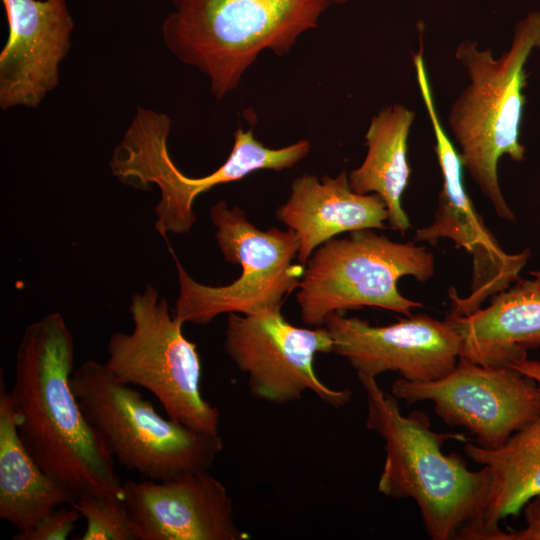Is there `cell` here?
<instances>
[{"mask_svg": "<svg viewBox=\"0 0 540 540\" xmlns=\"http://www.w3.org/2000/svg\"><path fill=\"white\" fill-rule=\"evenodd\" d=\"M367 403L365 426L385 441V461L378 491L389 498L412 499L432 540H485L483 514L490 474L471 471L448 440L466 442L463 434L437 433L421 411L403 415L398 399L385 393L376 378L358 376Z\"/></svg>", "mask_w": 540, "mask_h": 540, "instance_id": "7a4b0ae2", "label": "cell"}, {"mask_svg": "<svg viewBox=\"0 0 540 540\" xmlns=\"http://www.w3.org/2000/svg\"><path fill=\"white\" fill-rule=\"evenodd\" d=\"M374 229L332 238L310 256L296 290L302 322L322 327L334 312L377 307L405 316L422 303L404 297L398 280L425 282L434 274V256L413 242L398 243Z\"/></svg>", "mask_w": 540, "mask_h": 540, "instance_id": "52a82bcc", "label": "cell"}, {"mask_svg": "<svg viewBox=\"0 0 540 540\" xmlns=\"http://www.w3.org/2000/svg\"><path fill=\"white\" fill-rule=\"evenodd\" d=\"M223 348L237 369L247 374L249 390L259 400L285 405L307 391L334 408L351 400L349 389L327 386L314 371L315 355L333 352L328 330L295 326L281 308L228 314Z\"/></svg>", "mask_w": 540, "mask_h": 540, "instance_id": "30bf717a", "label": "cell"}, {"mask_svg": "<svg viewBox=\"0 0 540 540\" xmlns=\"http://www.w3.org/2000/svg\"><path fill=\"white\" fill-rule=\"evenodd\" d=\"M414 118V112L402 104L382 108L365 134L367 153L362 164L348 174L353 191L375 193L384 200L389 226L402 234L411 226L401 198L411 173L408 137Z\"/></svg>", "mask_w": 540, "mask_h": 540, "instance_id": "ffe728a7", "label": "cell"}, {"mask_svg": "<svg viewBox=\"0 0 540 540\" xmlns=\"http://www.w3.org/2000/svg\"><path fill=\"white\" fill-rule=\"evenodd\" d=\"M71 385L113 458L145 479L165 481L207 471L223 449L219 433H202L163 417L104 363L86 360L73 371Z\"/></svg>", "mask_w": 540, "mask_h": 540, "instance_id": "8992f818", "label": "cell"}, {"mask_svg": "<svg viewBox=\"0 0 540 540\" xmlns=\"http://www.w3.org/2000/svg\"><path fill=\"white\" fill-rule=\"evenodd\" d=\"M171 126L167 114L139 106L109 162L112 175L122 184L137 190H151L154 185L159 189L155 229L163 237L191 230L196 221L193 203L199 195L258 170L292 168L311 148L306 139L278 149L269 148L254 136L251 128L239 127L225 162L212 173L191 177L179 170L169 154Z\"/></svg>", "mask_w": 540, "mask_h": 540, "instance_id": "5b68a950", "label": "cell"}, {"mask_svg": "<svg viewBox=\"0 0 540 540\" xmlns=\"http://www.w3.org/2000/svg\"><path fill=\"white\" fill-rule=\"evenodd\" d=\"M216 241L226 262L239 264L232 283L210 286L196 281L175 259L179 293L174 315L183 323L207 325L221 314H255L282 308L299 287L305 266L294 263L299 241L291 229L266 230L251 223L242 209L220 200L210 209Z\"/></svg>", "mask_w": 540, "mask_h": 540, "instance_id": "ba28073f", "label": "cell"}, {"mask_svg": "<svg viewBox=\"0 0 540 540\" xmlns=\"http://www.w3.org/2000/svg\"><path fill=\"white\" fill-rule=\"evenodd\" d=\"M72 507V506H71ZM80 513L74 508H56L41 519L24 534H15L13 540H65L80 519Z\"/></svg>", "mask_w": 540, "mask_h": 540, "instance_id": "7402d4cb", "label": "cell"}, {"mask_svg": "<svg viewBox=\"0 0 540 540\" xmlns=\"http://www.w3.org/2000/svg\"><path fill=\"white\" fill-rule=\"evenodd\" d=\"M465 454L487 467L490 485L483 514L485 540H503L500 521L517 516L540 494V416L496 449L465 442Z\"/></svg>", "mask_w": 540, "mask_h": 540, "instance_id": "d6986e66", "label": "cell"}, {"mask_svg": "<svg viewBox=\"0 0 540 540\" xmlns=\"http://www.w3.org/2000/svg\"><path fill=\"white\" fill-rule=\"evenodd\" d=\"M71 506L86 520L81 540H136L122 496L81 495Z\"/></svg>", "mask_w": 540, "mask_h": 540, "instance_id": "44dd1931", "label": "cell"}, {"mask_svg": "<svg viewBox=\"0 0 540 540\" xmlns=\"http://www.w3.org/2000/svg\"><path fill=\"white\" fill-rule=\"evenodd\" d=\"M536 48L540 50V11L517 23L509 49L498 58L490 48H478L474 40H464L455 51L469 84L451 107L449 126L465 169L496 214L509 222L515 215L499 185L498 162L505 155L516 162L524 159L526 149L520 143L524 67Z\"/></svg>", "mask_w": 540, "mask_h": 540, "instance_id": "277c9868", "label": "cell"}, {"mask_svg": "<svg viewBox=\"0 0 540 540\" xmlns=\"http://www.w3.org/2000/svg\"><path fill=\"white\" fill-rule=\"evenodd\" d=\"M8 38L0 52V109L37 108L60 83L74 20L67 0H1Z\"/></svg>", "mask_w": 540, "mask_h": 540, "instance_id": "9a60e30c", "label": "cell"}, {"mask_svg": "<svg viewBox=\"0 0 540 540\" xmlns=\"http://www.w3.org/2000/svg\"><path fill=\"white\" fill-rule=\"evenodd\" d=\"M323 326L333 340V353L345 358L357 376L376 378L392 371L407 381L427 382L448 374L460 358V335L447 318L418 314L374 326L334 312Z\"/></svg>", "mask_w": 540, "mask_h": 540, "instance_id": "4fadbf2b", "label": "cell"}, {"mask_svg": "<svg viewBox=\"0 0 540 540\" xmlns=\"http://www.w3.org/2000/svg\"><path fill=\"white\" fill-rule=\"evenodd\" d=\"M391 393L409 404L433 402L447 425L466 429L486 449L500 447L540 416V387L534 379L512 367L482 366L463 358L436 380L399 378Z\"/></svg>", "mask_w": 540, "mask_h": 540, "instance_id": "7c38bea8", "label": "cell"}, {"mask_svg": "<svg viewBox=\"0 0 540 540\" xmlns=\"http://www.w3.org/2000/svg\"><path fill=\"white\" fill-rule=\"evenodd\" d=\"M75 496L49 476L19 437L9 391L0 376V518L30 531L48 512L72 504Z\"/></svg>", "mask_w": 540, "mask_h": 540, "instance_id": "ac0fdd59", "label": "cell"}, {"mask_svg": "<svg viewBox=\"0 0 540 540\" xmlns=\"http://www.w3.org/2000/svg\"><path fill=\"white\" fill-rule=\"evenodd\" d=\"M122 496L136 540H245L224 484L207 471L165 481H126Z\"/></svg>", "mask_w": 540, "mask_h": 540, "instance_id": "5bb4252c", "label": "cell"}, {"mask_svg": "<svg viewBox=\"0 0 540 540\" xmlns=\"http://www.w3.org/2000/svg\"><path fill=\"white\" fill-rule=\"evenodd\" d=\"M74 355V338L60 312L25 328L9 391L19 437L40 467L75 498L122 496L115 459L73 391Z\"/></svg>", "mask_w": 540, "mask_h": 540, "instance_id": "6da1fadb", "label": "cell"}, {"mask_svg": "<svg viewBox=\"0 0 540 540\" xmlns=\"http://www.w3.org/2000/svg\"><path fill=\"white\" fill-rule=\"evenodd\" d=\"M276 218L295 233L299 241L297 262L306 266L317 247L339 234L385 229L388 211L378 194L353 191L347 172L342 170L334 178L297 177Z\"/></svg>", "mask_w": 540, "mask_h": 540, "instance_id": "2e32d148", "label": "cell"}, {"mask_svg": "<svg viewBox=\"0 0 540 540\" xmlns=\"http://www.w3.org/2000/svg\"><path fill=\"white\" fill-rule=\"evenodd\" d=\"M435 136V153L442 173V188L432 224L416 230L415 242L436 245L440 239L452 240L472 255L473 268L469 293L461 297L450 288V312L453 317L468 316L480 308L487 299L516 282L530 256L529 249L508 254L485 225L468 195L463 175L461 155L446 134L438 116L432 88L426 72L416 76Z\"/></svg>", "mask_w": 540, "mask_h": 540, "instance_id": "8fae6325", "label": "cell"}, {"mask_svg": "<svg viewBox=\"0 0 540 540\" xmlns=\"http://www.w3.org/2000/svg\"><path fill=\"white\" fill-rule=\"evenodd\" d=\"M131 332H113L104 362L116 379L151 392L171 420L190 429L218 434L220 411L203 398L197 345L183 334V322L165 297L148 283L129 304Z\"/></svg>", "mask_w": 540, "mask_h": 540, "instance_id": "9c48e42d", "label": "cell"}, {"mask_svg": "<svg viewBox=\"0 0 540 540\" xmlns=\"http://www.w3.org/2000/svg\"><path fill=\"white\" fill-rule=\"evenodd\" d=\"M508 367H512L534 379L540 387V361L527 358L517 361Z\"/></svg>", "mask_w": 540, "mask_h": 540, "instance_id": "cb8c5ba5", "label": "cell"}, {"mask_svg": "<svg viewBox=\"0 0 540 540\" xmlns=\"http://www.w3.org/2000/svg\"><path fill=\"white\" fill-rule=\"evenodd\" d=\"M162 22L167 49L203 73L211 94L223 99L235 90L260 53H289L321 15L347 0H169Z\"/></svg>", "mask_w": 540, "mask_h": 540, "instance_id": "3957f363", "label": "cell"}, {"mask_svg": "<svg viewBox=\"0 0 540 540\" xmlns=\"http://www.w3.org/2000/svg\"><path fill=\"white\" fill-rule=\"evenodd\" d=\"M522 512L525 527L519 531L505 533L503 540H540V494L527 501Z\"/></svg>", "mask_w": 540, "mask_h": 540, "instance_id": "603a6c76", "label": "cell"}, {"mask_svg": "<svg viewBox=\"0 0 540 540\" xmlns=\"http://www.w3.org/2000/svg\"><path fill=\"white\" fill-rule=\"evenodd\" d=\"M530 275L494 295L485 308L464 317L446 316L460 335V358L482 366H510L540 346V271Z\"/></svg>", "mask_w": 540, "mask_h": 540, "instance_id": "e0dca14e", "label": "cell"}]
</instances>
